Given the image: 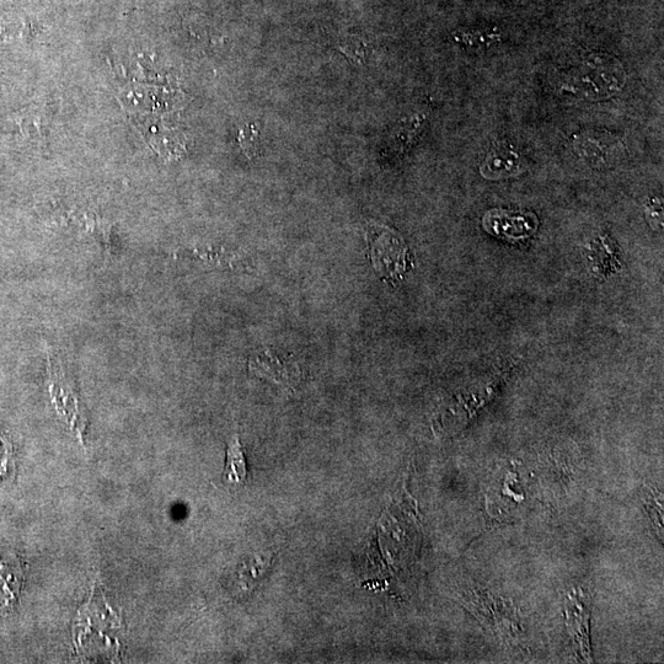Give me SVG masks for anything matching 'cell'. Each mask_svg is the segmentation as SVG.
I'll use <instances>...</instances> for the list:
<instances>
[{"instance_id":"5","label":"cell","mask_w":664,"mask_h":664,"mask_svg":"<svg viewBox=\"0 0 664 664\" xmlns=\"http://www.w3.org/2000/svg\"><path fill=\"white\" fill-rule=\"evenodd\" d=\"M21 585H23L21 571L0 560V608L13 607L18 599Z\"/></svg>"},{"instance_id":"2","label":"cell","mask_w":664,"mask_h":664,"mask_svg":"<svg viewBox=\"0 0 664 664\" xmlns=\"http://www.w3.org/2000/svg\"><path fill=\"white\" fill-rule=\"evenodd\" d=\"M371 246V259L374 270L383 276L394 277L403 271L404 248L400 243H395L390 233H380Z\"/></svg>"},{"instance_id":"3","label":"cell","mask_w":664,"mask_h":664,"mask_svg":"<svg viewBox=\"0 0 664 664\" xmlns=\"http://www.w3.org/2000/svg\"><path fill=\"white\" fill-rule=\"evenodd\" d=\"M522 170V157L511 144L501 142L491 148L484 165H481V174L487 179H500L518 174Z\"/></svg>"},{"instance_id":"6","label":"cell","mask_w":664,"mask_h":664,"mask_svg":"<svg viewBox=\"0 0 664 664\" xmlns=\"http://www.w3.org/2000/svg\"><path fill=\"white\" fill-rule=\"evenodd\" d=\"M455 40L462 42L464 46L470 48L491 47L496 42L501 41V34L495 29L479 31H462L455 35Z\"/></svg>"},{"instance_id":"4","label":"cell","mask_w":664,"mask_h":664,"mask_svg":"<svg viewBox=\"0 0 664 664\" xmlns=\"http://www.w3.org/2000/svg\"><path fill=\"white\" fill-rule=\"evenodd\" d=\"M248 478L246 460L239 436L230 439L227 447L226 467L223 470V481L234 486H242Z\"/></svg>"},{"instance_id":"1","label":"cell","mask_w":664,"mask_h":664,"mask_svg":"<svg viewBox=\"0 0 664 664\" xmlns=\"http://www.w3.org/2000/svg\"><path fill=\"white\" fill-rule=\"evenodd\" d=\"M251 373L273 382L294 388L301 378V369L296 362L287 360L272 348H262L251 355L249 360Z\"/></svg>"}]
</instances>
